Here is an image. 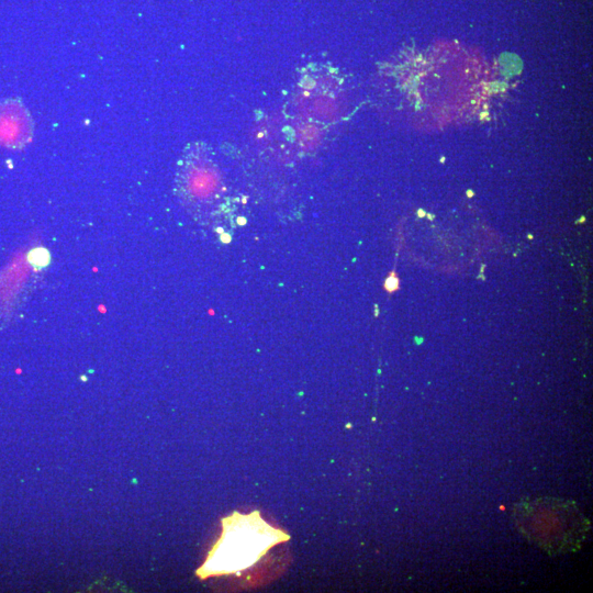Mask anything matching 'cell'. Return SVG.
Listing matches in <instances>:
<instances>
[{
  "label": "cell",
  "mask_w": 593,
  "mask_h": 593,
  "mask_svg": "<svg viewBox=\"0 0 593 593\" xmlns=\"http://www.w3.org/2000/svg\"><path fill=\"white\" fill-rule=\"evenodd\" d=\"M222 523V537L197 572L202 579L245 570L269 548L289 539L281 529L268 525L258 511L249 515L234 513Z\"/></svg>",
  "instance_id": "obj_1"
},
{
  "label": "cell",
  "mask_w": 593,
  "mask_h": 593,
  "mask_svg": "<svg viewBox=\"0 0 593 593\" xmlns=\"http://www.w3.org/2000/svg\"><path fill=\"white\" fill-rule=\"evenodd\" d=\"M517 526L530 540L550 552L579 547L590 527L572 502L537 499L515 508Z\"/></svg>",
  "instance_id": "obj_2"
},
{
  "label": "cell",
  "mask_w": 593,
  "mask_h": 593,
  "mask_svg": "<svg viewBox=\"0 0 593 593\" xmlns=\"http://www.w3.org/2000/svg\"><path fill=\"white\" fill-rule=\"evenodd\" d=\"M219 177L209 157L200 146L184 153L178 170L177 189L180 198L191 208L210 203L216 195Z\"/></svg>",
  "instance_id": "obj_3"
},
{
  "label": "cell",
  "mask_w": 593,
  "mask_h": 593,
  "mask_svg": "<svg viewBox=\"0 0 593 593\" xmlns=\"http://www.w3.org/2000/svg\"><path fill=\"white\" fill-rule=\"evenodd\" d=\"M32 136L33 121L24 105L13 100L0 103V143L21 148Z\"/></svg>",
  "instance_id": "obj_4"
},
{
  "label": "cell",
  "mask_w": 593,
  "mask_h": 593,
  "mask_svg": "<svg viewBox=\"0 0 593 593\" xmlns=\"http://www.w3.org/2000/svg\"><path fill=\"white\" fill-rule=\"evenodd\" d=\"M49 253L43 247H36L30 251L29 261L35 268H43L49 264Z\"/></svg>",
  "instance_id": "obj_5"
}]
</instances>
